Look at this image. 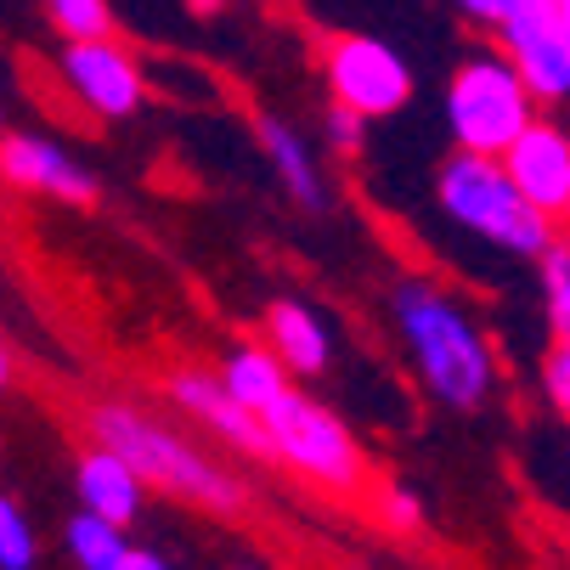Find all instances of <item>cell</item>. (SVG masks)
I'll list each match as a JSON object with an SVG mask.
<instances>
[{"label": "cell", "mask_w": 570, "mask_h": 570, "mask_svg": "<svg viewBox=\"0 0 570 570\" xmlns=\"http://www.w3.org/2000/svg\"><path fill=\"white\" fill-rule=\"evenodd\" d=\"M390 316L401 351L413 362L419 384L430 401H441L446 413H480L498 390V356L480 322L435 283L401 277L390 294Z\"/></svg>", "instance_id": "6da1fadb"}, {"label": "cell", "mask_w": 570, "mask_h": 570, "mask_svg": "<svg viewBox=\"0 0 570 570\" xmlns=\"http://www.w3.org/2000/svg\"><path fill=\"white\" fill-rule=\"evenodd\" d=\"M91 441L125 452L141 480L153 485V492H170L215 520H237L243 509H249V480L232 474L215 452H204L193 435H181L170 419L147 413V406H130V401H97L91 406Z\"/></svg>", "instance_id": "7a4b0ae2"}, {"label": "cell", "mask_w": 570, "mask_h": 570, "mask_svg": "<svg viewBox=\"0 0 570 570\" xmlns=\"http://www.w3.org/2000/svg\"><path fill=\"white\" fill-rule=\"evenodd\" d=\"M435 204H441L446 220H458L463 232L485 237L492 249H503L514 261H537L548 243L559 237L553 232V215L537 209L514 187L509 165H503V158H492V153H463L458 147L446 165L435 170Z\"/></svg>", "instance_id": "3957f363"}, {"label": "cell", "mask_w": 570, "mask_h": 570, "mask_svg": "<svg viewBox=\"0 0 570 570\" xmlns=\"http://www.w3.org/2000/svg\"><path fill=\"white\" fill-rule=\"evenodd\" d=\"M441 114H446L452 147L503 158L520 141V130L542 114V102H537V91L525 86V73L514 68V57L503 46H480L452 68Z\"/></svg>", "instance_id": "277c9868"}, {"label": "cell", "mask_w": 570, "mask_h": 570, "mask_svg": "<svg viewBox=\"0 0 570 570\" xmlns=\"http://www.w3.org/2000/svg\"><path fill=\"white\" fill-rule=\"evenodd\" d=\"M266 430H272V463L277 469H294L305 485L328 498H356L367 485V458H362V441L351 435V424L340 413H328L322 401L288 390L272 413H266Z\"/></svg>", "instance_id": "5b68a950"}, {"label": "cell", "mask_w": 570, "mask_h": 570, "mask_svg": "<svg viewBox=\"0 0 570 570\" xmlns=\"http://www.w3.org/2000/svg\"><path fill=\"white\" fill-rule=\"evenodd\" d=\"M316 62H322L328 97L367 114V119H395L406 102H413V68H406V57L379 35L334 29V35H322Z\"/></svg>", "instance_id": "8992f818"}, {"label": "cell", "mask_w": 570, "mask_h": 570, "mask_svg": "<svg viewBox=\"0 0 570 570\" xmlns=\"http://www.w3.org/2000/svg\"><path fill=\"white\" fill-rule=\"evenodd\" d=\"M62 79H68V91L79 97V108L97 114V119H136L141 102H147V73L141 62L114 40H68L62 46Z\"/></svg>", "instance_id": "52a82bcc"}, {"label": "cell", "mask_w": 570, "mask_h": 570, "mask_svg": "<svg viewBox=\"0 0 570 570\" xmlns=\"http://www.w3.org/2000/svg\"><path fill=\"white\" fill-rule=\"evenodd\" d=\"M498 46L514 57L525 86L537 91L542 108L570 102V23L553 0H525V7L498 29Z\"/></svg>", "instance_id": "ba28073f"}, {"label": "cell", "mask_w": 570, "mask_h": 570, "mask_svg": "<svg viewBox=\"0 0 570 570\" xmlns=\"http://www.w3.org/2000/svg\"><path fill=\"white\" fill-rule=\"evenodd\" d=\"M0 181L73 204V209H91L102 198V181L86 170V158H73L62 141L35 136V130H0Z\"/></svg>", "instance_id": "9c48e42d"}, {"label": "cell", "mask_w": 570, "mask_h": 570, "mask_svg": "<svg viewBox=\"0 0 570 570\" xmlns=\"http://www.w3.org/2000/svg\"><path fill=\"white\" fill-rule=\"evenodd\" d=\"M170 401L181 406V419H193L198 430H209L220 446L255 458V463H272V430H266V419L249 413V406L226 390L220 367H215V373H204V367H176V373H170Z\"/></svg>", "instance_id": "30bf717a"}, {"label": "cell", "mask_w": 570, "mask_h": 570, "mask_svg": "<svg viewBox=\"0 0 570 570\" xmlns=\"http://www.w3.org/2000/svg\"><path fill=\"white\" fill-rule=\"evenodd\" d=\"M503 165H509V176H514V187L537 204V209H548L553 220H564V209H570V125H559L548 108L520 130V141L503 153Z\"/></svg>", "instance_id": "8fae6325"}, {"label": "cell", "mask_w": 570, "mask_h": 570, "mask_svg": "<svg viewBox=\"0 0 570 570\" xmlns=\"http://www.w3.org/2000/svg\"><path fill=\"white\" fill-rule=\"evenodd\" d=\"M73 492H79V509H97L102 520H114V525L130 531L141 520V503H147L153 485L141 480V469L125 452L91 441L86 452L73 458Z\"/></svg>", "instance_id": "7c38bea8"}, {"label": "cell", "mask_w": 570, "mask_h": 570, "mask_svg": "<svg viewBox=\"0 0 570 570\" xmlns=\"http://www.w3.org/2000/svg\"><path fill=\"white\" fill-rule=\"evenodd\" d=\"M266 345L288 362L294 379H322L334 367V334L305 299H272L266 305Z\"/></svg>", "instance_id": "4fadbf2b"}, {"label": "cell", "mask_w": 570, "mask_h": 570, "mask_svg": "<svg viewBox=\"0 0 570 570\" xmlns=\"http://www.w3.org/2000/svg\"><path fill=\"white\" fill-rule=\"evenodd\" d=\"M255 136H261V153H266V165H272V176L283 181V193L299 204V209H328V181H322V165H316V153H311V141L288 125V119H277V114H261L255 119Z\"/></svg>", "instance_id": "5bb4252c"}, {"label": "cell", "mask_w": 570, "mask_h": 570, "mask_svg": "<svg viewBox=\"0 0 570 570\" xmlns=\"http://www.w3.org/2000/svg\"><path fill=\"white\" fill-rule=\"evenodd\" d=\"M220 379H226V390L249 406V413H261V419L294 390V384H288L294 373H288V362H283L272 345H237V351L220 362Z\"/></svg>", "instance_id": "9a60e30c"}, {"label": "cell", "mask_w": 570, "mask_h": 570, "mask_svg": "<svg viewBox=\"0 0 570 570\" xmlns=\"http://www.w3.org/2000/svg\"><path fill=\"white\" fill-rule=\"evenodd\" d=\"M62 548H68V559H73L79 570H114V564L130 553V537H125V525L102 520L97 509H79V514L62 525Z\"/></svg>", "instance_id": "2e32d148"}, {"label": "cell", "mask_w": 570, "mask_h": 570, "mask_svg": "<svg viewBox=\"0 0 570 570\" xmlns=\"http://www.w3.org/2000/svg\"><path fill=\"white\" fill-rule=\"evenodd\" d=\"M542 272V305H548V334L570 340V237H553L537 255Z\"/></svg>", "instance_id": "e0dca14e"}, {"label": "cell", "mask_w": 570, "mask_h": 570, "mask_svg": "<svg viewBox=\"0 0 570 570\" xmlns=\"http://www.w3.org/2000/svg\"><path fill=\"white\" fill-rule=\"evenodd\" d=\"M40 7H46V23L62 40H102V35H114V7L108 0H40Z\"/></svg>", "instance_id": "ac0fdd59"}, {"label": "cell", "mask_w": 570, "mask_h": 570, "mask_svg": "<svg viewBox=\"0 0 570 570\" xmlns=\"http://www.w3.org/2000/svg\"><path fill=\"white\" fill-rule=\"evenodd\" d=\"M40 564V537L35 520L0 492V570H35Z\"/></svg>", "instance_id": "d6986e66"}, {"label": "cell", "mask_w": 570, "mask_h": 570, "mask_svg": "<svg viewBox=\"0 0 570 570\" xmlns=\"http://www.w3.org/2000/svg\"><path fill=\"white\" fill-rule=\"evenodd\" d=\"M379 514L390 531H419L424 525V498L413 492V485H379Z\"/></svg>", "instance_id": "ffe728a7"}, {"label": "cell", "mask_w": 570, "mask_h": 570, "mask_svg": "<svg viewBox=\"0 0 570 570\" xmlns=\"http://www.w3.org/2000/svg\"><path fill=\"white\" fill-rule=\"evenodd\" d=\"M322 130H328V147H334V153L356 158V153L367 147L373 119H367V114H356V108H345V102H334V108H328V125H322Z\"/></svg>", "instance_id": "44dd1931"}, {"label": "cell", "mask_w": 570, "mask_h": 570, "mask_svg": "<svg viewBox=\"0 0 570 570\" xmlns=\"http://www.w3.org/2000/svg\"><path fill=\"white\" fill-rule=\"evenodd\" d=\"M542 395L559 419H570V340H553V351L542 356Z\"/></svg>", "instance_id": "7402d4cb"}, {"label": "cell", "mask_w": 570, "mask_h": 570, "mask_svg": "<svg viewBox=\"0 0 570 570\" xmlns=\"http://www.w3.org/2000/svg\"><path fill=\"white\" fill-rule=\"evenodd\" d=\"M452 7H458L474 29H492V35H498V29H503V23H509L520 7H525V0H452Z\"/></svg>", "instance_id": "603a6c76"}, {"label": "cell", "mask_w": 570, "mask_h": 570, "mask_svg": "<svg viewBox=\"0 0 570 570\" xmlns=\"http://www.w3.org/2000/svg\"><path fill=\"white\" fill-rule=\"evenodd\" d=\"M114 570H170V564H165V553H153V548H130Z\"/></svg>", "instance_id": "cb8c5ba5"}, {"label": "cell", "mask_w": 570, "mask_h": 570, "mask_svg": "<svg viewBox=\"0 0 570 570\" xmlns=\"http://www.w3.org/2000/svg\"><path fill=\"white\" fill-rule=\"evenodd\" d=\"M7 390H12V345L0 340V395H7Z\"/></svg>", "instance_id": "d4e9b609"}, {"label": "cell", "mask_w": 570, "mask_h": 570, "mask_svg": "<svg viewBox=\"0 0 570 570\" xmlns=\"http://www.w3.org/2000/svg\"><path fill=\"white\" fill-rule=\"evenodd\" d=\"M187 7H193V12H198V18H215V12H220V7H226V0H187Z\"/></svg>", "instance_id": "484cf974"}, {"label": "cell", "mask_w": 570, "mask_h": 570, "mask_svg": "<svg viewBox=\"0 0 570 570\" xmlns=\"http://www.w3.org/2000/svg\"><path fill=\"white\" fill-rule=\"evenodd\" d=\"M559 12H564V23H570V7H559Z\"/></svg>", "instance_id": "4316f807"}, {"label": "cell", "mask_w": 570, "mask_h": 570, "mask_svg": "<svg viewBox=\"0 0 570 570\" xmlns=\"http://www.w3.org/2000/svg\"><path fill=\"white\" fill-rule=\"evenodd\" d=\"M553 7H570V0H553Z\"/></svg>", "instance_id": "83f0119b"}, {"label": "cell", "mask_w": 570, "mask_h": 570, "mask_svg": "<svg viewBox=\"0 0 570 570\" xmlns=\"http://www.w3.org/2000/svg\"><path fill=\"white\" fill-rule=\"evenodd\" d=\"M237 570H249V564H237Z\"/></svg>", "instance_id": "f1b7e54d"}, {"label": "cell", "mask_w": 570, "mask_h": 570, "mask_svg": "<svg viewBox=\"0 0 570 570\" xmlns=\"http://www.w3.org/2000/svg\"><path fill=\"white\" fill-rule=\"evenodd\" d=\"M564 220H570V209H564Z\"/></svg>", "instance_id": "f546056e"}, {"label": "cell", "mask_w": 570, "mask_h": 570, "mask_svg": "<svg viewBox=\"0 0 570 570\" xmlns=\"http://www.w3.org/2000/svg\"><path fill=\"white\" fill-rule=\"evenodd\" d=\"M0 125H7V119H0Z\"/></svg>", "instance_id": "4dcf8cb0"}]
</instances>
